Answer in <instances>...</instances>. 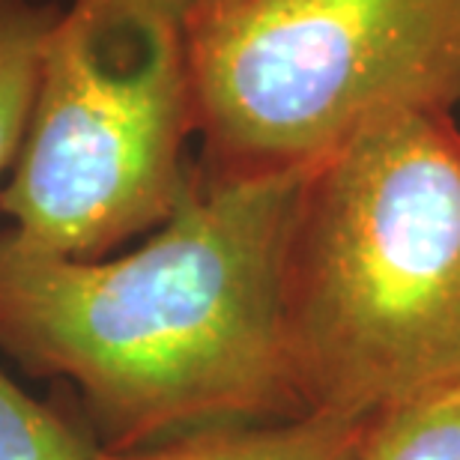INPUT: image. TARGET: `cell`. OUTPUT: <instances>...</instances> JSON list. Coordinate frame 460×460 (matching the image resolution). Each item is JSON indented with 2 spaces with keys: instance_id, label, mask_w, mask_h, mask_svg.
<instances>
[{
  "instance_id": "1",
  "label": "cell",
  "mask_w": 460,
  "mask_h": 460,
  "mask_svg": "<svg viewBox=\"0 0 460 460\" xmlns=\"http://www.w3.org/2000/svg\"><path fill=\"white\" fill-rule=\"evenodd\" d=\"M305 171L191 173L171 218L123 254L75 261L0 234V349L84 401L102 452L302 416L284 261Z\"/></svg>"
},
{
  "instance_id": "2",
  "label": "cell",
  "mask_w": 460,
  "mask_h": 460,
  "mask_svg": "<svg viewBox=\"0 0 460 460\" xmlns=\"http://www.w3.org/2000/svg\"><path fill=\"white\" fill-rule=\"evenodd\" d=\"M284 338L305 412L371 419L460 383L455 114H376L305 171Z\"/></svg>"
},
{
  "instance_id": "3",
  "label": "cell",
  "mask_w": 460,
  "mask_h": 460,
  "mask_svg": "<svg viewBox=\"0 0 460 460\" xmlns=\"http://www.w3.org/2000/svg\"><path fill=\"white\" fill-rule=\"evenodd\" d=\"M207 177L308 171L385 111L460 108V0H191Z\"/></svg>"
},
{
  "instance_id": "4",
  "label": "cell",
  "mask_w": 460,
  "mask_h": 460,
  "mask_svg": "<svg viewBox=\"0 0 460 460\" xmlns=\"http://www.w3.org/2000/svg\"><path fill=\"white\" fill-rule=\"evenodd\" d=\"M189 0H72L45 33L0 216L33 252L96 261L162 227L186 195L195 108Z\"/></svg>"
},
{
  "instance_id": "5",
  "label": "cell",
  "mask_w": 460,
  "mask_h": 460,
  "mask_svg": "<svg viewBox=\"0 0 460 460\" xmlns=\"http://www.w3.org/2000/svg\"><path fill=\"white\" fill-rule=\"evenodd\" d=\"M371 419L302 412L293 419L218 425L162 443L102 452V460H356Z\"/></svg>"
},
{
  "instance_id": "6",
  "label": "cell",
  "mask_w": 460,
  "mask_h": 460,
  "mask_svg": "<svg viewBox=\"0 0 460 460\" xmlns=\"http://www.w3.org/2000/svg\"><path fill=\"white\" fill-rule=\"evenodd\" d=\"M356 460H460V383L371 416Z\"/></svg>"
},
{
  "instance_id": "7",
  "label": "cell",
  "mask_w": 460,
  "mask_h": 460,
  "mask_svg": "<svg viewBox=\"0 0 460 460\" xmlns=\"http://www.w3.org/2000/svg\"><path fill=\"white\" fill-rule=\"evenodd\" d=\"M51 18L18 0H0V180L22 150Z\"/></svg>"
},
{
  "instance_id": "8",
  "label": "cell",
  "mask_w": 460,
  "mask_h": 460,
  "mask_svg": "<svg viewBox=\"0 0 460 460\" xmlns=\"http://www.w3.org/2000/svg\"><path fill=\"white\" fill-rule=\"evenodd\" d=\"M0 460H102L93 434L0 371Z\"/></svg>"
},
{
  "instance_id": "9",
  "label": "cell",
  "mask_w": 460,
  "mask_h": 460,
  "mask_svg": "<svg viewBox=\"0 0 460 460\" xmlns=\"http://www.w3.org/2000/svg\"><path fill=\"white\" fill-rule=\"evenodd\" d=\"M189 4H191V0H189Z\"/></svg>"
}]
</instances>
